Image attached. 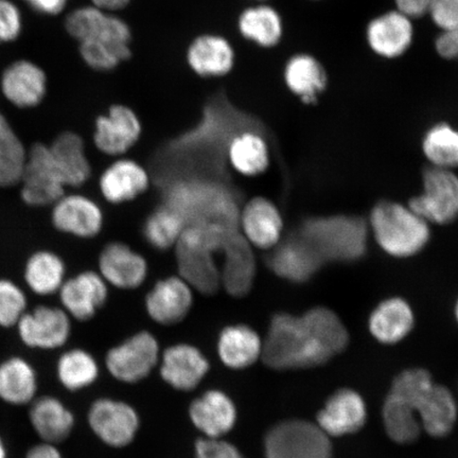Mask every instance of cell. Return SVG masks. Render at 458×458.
<instances>
[{"label":"cell","mask_w":458,"mask_h":458,"mask_svg":"<svg viewBox=\"0 0 458 458\" xmlns=\"http://www.w3.org/2000/svg\"><path fill=\"white\" fill-rule=\"evenodd\" d=\"M348 344L346 326L328 308H312L300 317L278 313L263 340L261 359L275 370L312 369L327 363Z\"/></svg>","instance_id":"obj_1"},{"label":"cell","mask_w":458,"mask_h":458,"mask_svg":"<svg viewBox=\"0 0 458 458\" xmlns=\"http://www.w3.org/2000/svg\"><path fill=\"white\" fill-rule=\"evenodd\" d=\"M165 205L184 219L186 226L239 233V206L229 189L204 177H187L172 182Z\"/></svg>","instance_id":"obj_2"},{"label":"cell","mask_w":458,"mask_h":458,"mask_svg":"<svg viewBox=\"0 0 458 458\" xmlns=\"http://www.w3.org/2000/svg\"><path fill=\"white\" fill-rule=\"evenodd\" d=\"M389 394L400 400L433 437H445L455 426L457 405L454 394L437 385L426 369L401 372L394 377Z\"/></svg>","instance_id":"obj_3"},{"label":"cell","mask_w":458,"mask_h":458,"mask_svg":"<svg viewBox=\"0 0 458 458\" xmlns=\"http://www.w3.org/2000/svg\"><path fill=\"white\" fill-rule=\"evenodd\" d=\"M297 233L324 263H352L368 251L369 225L363 217L335 215L308 217Z\"/></svg>","instance_id":"obj_4"},{"label":"cell","mask_w":458,"mask_h":458,"mask_svg":"<svg viewBox=\"0 0 458 458\" xmlns=\"http://www.w3.org/2000/svg\"><path fill=\"white\" fill-rule=\"evenodd\" d=\"M369 229L386 254L397 258L417 255L428 242V223L409 206L381 200L372 208Z\"/></svg>","instance_id":"obj_5"},{"label":"cell","mask_w":458,"mask_h":458,"mask_svg":"<svg viewBox=\"0 0 458 458\" xmlns=\"http://www.w3.org/2000/svg\"><path fill=\"white\" fill-rule=\"evenodd\" d=\"M179 275L199 293L211 295L221 289L219 248L197 229L186 227L175 246Z\"/></svg>","instance_id":"obj_6"},{"label":"cell","mask_w":458,"mask_h":458,"mask_svg":"<svg viewBox=\"0 0 458 458\" xmlns=\"http://www.w3.org/2000/svg\"><path fill=\"white\" fill-rule=\"evenodd\" d=\"M263 448L266 458H332L328 435L302 420L276 423L267 432Z\"/></svg>","instance_id":"obj_7"},{"label":"cell","mask_w":458,"mask_h":458,"mask_svg":"<svg viewBox=\"0 0 458 458\" xmlns=\"http://www.w3.org/2000/svg\"><path fill=\"white\" fill-rule=\"evenodd\" d=\"M65 28L78 43L97 41L112 46L125 61L133 56V31L128 21L106 13L95 5H84L72 11L65 20Z\"/></svg>","instance_id":"obj_8"},{"label":"cell","mask_w":458,"mask_h":458,"mask_svg":"<svg viewBox=\"0 0 458 458\" xmlns=\"http://www.w3.org/2000/svg\"><path fill=\"white\" fill-rule=\"evenodd\" d=\"M408 206L428 223L450 225L458 217V176L452 170L431 165L423 171L422 192Z\"/></svg>","instance_id":"obj_9"},{"label":"cell","mask_w":458,"mask_h":458,"mask_svg":"<svg viewBox=\"0 0 458 458\" xmlns=\"http://www.w3.org/2000/svg\"><path fill=\"white\" fill-rule=\"evenodd\" d=\"M22 345L38 352H55L66 346L72 319L61 307L38 305L28 310L15 327Z\"/></svg>","instance_id":"obj_10"},{"label":"cell","mask_w":458,"mask_h":458,"mask_svg":"<svg viewBox=\"0 0 458 458\" xmlns=\"http://www.w3.org/2000/svg\"><path fill=\"white\" fill-rule=\"evenodd\" d=\"M20 185L22 202L31 208L53 206L66 193V187L55 170L49 146L46 143H34L28 148Z\"/></svg>","instance_id":"obj_11"},{"label":"cell","mask_w":458,"mask_h":458,"mask_svg":"<svg viewBox=\"0 0 458 458\" xmlns=\"http://www.w3.org/2000/svg\"><path fill=\"white\" fill-rule=\"evenodd\" d=\"M159 360V345L150 332L140 331L107 352L106 366L110 374L124 383L140 382Z\"/></svg>","instance_id":"obj_12"},{"label":"cell","mask_w":458,"mask_h":458,"mask_svg":"<svg viewBox=\"0 0 458 458\" xmlns=\"http://www.w3.org/2000/svg\"><path fill=\"white\" fill-rule=\"evenodd\" d=\"M142 135L137 113L127 105L116 103L95 120L93 135L97 148L107 157H123L136 146Z\"/></svg>","instance_id":"obj_13"},{"label":"cell","mask_w":458,"mask_h":458,"mask_svg":"<svg viewBox=\"0 0 458 458\" xmlns=\"http://www.w3.org/2000/svg\"><path fill=\"white\" fill-rule=\"evenodd\" d=\"M89 426L102 443L123 448L133 442L140 426L136 411L123 401L96 400L88 414Z\"/></svg>","instance_id":"obj_14"},{"label":"cell","mask_w":458,"mask_h":458,"mask_svg":"<svg viewBox=\"0 0 458 458\" xmlns=\"http://www.w3.org/2000/svg\"><path fill=\"white\" fill-rule=\"evenodd\" d=\"M51 223L57 232L79 239H93L102 232L105 215L93 199L65 193L51 206Z\"/></svg>","instance_id":"obj_15"},{"label":"cell","mask_w":458,"mask_h":458,"mask_svg":"<svg viewBox=\"0 0 458 458\" xmlns=\"http://www.w3.org/2000/svg\"><path fill=\"white\" fill-rule=\"evenodd\" d=\"M238 229L251 248L271 250L282 242L283 216L271 199L255 197L240 208Z\"/></svg>","instance_id":"obj_16"},{"label":"cell","mask_w":458,"mask_h":458,"mask_svg":"<svg viewBox=\"0 0 458 458\" xmlns=\"http://www.w3.org/2000/svg\"><path fill=\"white\" fill-rule=\"evenodd\" d=\"M57 295L72 319L89 322L106 306L108 284L98 272L83 271L67 278Z\"/></svg>","instance_id":"obj_17"},{"label":"cell","mask_w":458,"mask_h":458,"mask_svg":"<svg viewBox=\"0 0 458 458\" xmlns=\"http://www.w3.org/2000/svg\"><path fill=\"white\" fill-rule=\"evenodd\" d=\"M193 292L191 285L180 275L159 279L148 292L146 311L159 325L180 324L191 310Z\"/></svg>","instance_id":"obj_18"},{"label":"cell","mask_w":458,"mask_h":458,"mask_svg":"<svg viewBox=\"0 0 458 458\" xmlns=\"http://www.w3.org/2000/svg\"><path fill=\"white\" fill-rule=\"evenodd\" d=\"M268 256L267 265L278 277L301 284L310 280L325 265L299 233L282 239Z\"/></svg>","instance_id":"obj_19"},{"label":"cell","mask_w":458,"mask_h":458,"mask_svg":"<svg viewBox=\"0 0 458 458\" xmlns=\"http://www.w3.org/2000/svg\"><path fill=\"white\" fill-rule=\"evenodd\" d=\"M98 273L107 284L120 290H135L146 282L148 266L146 258L130 245L111 242L103 248Z\"/></svg>","instance_id":"obj_20"},{"label":"cell","mask_w":458,"mask_h":458,"mask_svg":"<svg viewBox=\"0 0 458 458\" xmlns=\"http://www.w3.org/2000/svg\"><path fill=\"white\" fill-rule=\"evenodd\" d=\"M186 62L198 77H225L236 65V50L221 34L202 33L189 43Z\"/></svg>","instance_id":"obj_21"},{"label":"cell","mask_w":458,"mask_h":458,"mask_svg":"<svg viewBox=\"0 0 458 458\" xmlns=\"http://www.w3.org/2000/svg\"><path fill=\"white\" fill-rule=\"evenodd\" d=\"M28 420L38 442L59 445L71 437L76 426L72 411L53 394H38L28 406Z\"/></svg>","instance_id":"obj_22"},{"label":"cell","mask_w":458,"mask_h":458,"mask_svg":"<svg viewBox=\"0 0 458 458\" xmlns=\"http://www.w3.org/2000/svg\"><path fill=\"white\" fill-rule=\"evenodd\" d=\"M221 254V288L233 297L248 295L257 274L253 248L238 233L223 246Z\"/></svg>","instance_id":"obj_23"},{"label":"cell","mask_w":458,"mask_h":458,"mask_svg":"<svg viewBox=\"0 0 458 458\" xmlns=\"http://www.w3.org/2000/svg\"><path fill=\"white\" fill-rule=\"evenodd\" d=\"M202 352L189 344H176L163 353L160 376L169 386L182 392L196 388L209 371Z\"/></svg>","instance_id":"obj_24"},{"label":"cell","mask_w":458,"mask_h":458,"mask_svg":"<svg viewBox=\"0 0 458 458\" xmlns=\"http://www.w3.org/2000/svg\"><path fill=\"white\" fill-rule=\"evenodd\" d=\"M366 405L352 389H339L317 416L318 426L329 437L357 433L366 421Z\"/></svg>","instance_id":"obj_25"},{"label":"cell","mask_w":458,"mask_h":458,"mask_svg":"<svg viewBox=\"0 0 458 458\" xmlns=\"http://www.w3.org/2000/svg\"><path fill=\"white\" fill-rule=\"evenodd\" d=\"M150 175L133 159L119 157L103 171L99 179L102 197L108 203L122 205L142 196L150 187Z\"/></svg>","instance_id":"obj_26"},{"label":"cell","mask_w":458,"mask_h":458,"mask_svg":"<svg viewBox=\"0 0 458 458\" xmlns=\"http://www.w3.org/2000/svg\"><path fill=\"white\" fill-rule=\"evenodd\" d=\"M189 417L205 437L222 438L236 425L237 409L225 393L210 389L192 401Z\"/></svg>","instance_id":"obj_27"},{"label":"cell","mask_w":458,"mask_h":458,"mask_svg":"<svg viewBox=\"0 0 458 458\" xmlns=\"http://www.w3.org/2000/svg\"><path fill=\"white\" fill-rule=\"evenodd\" d=\"M38 394V372L30 360L17 354L0 360V403L28 408Z\"/></svg>","instance_id":"obj_28"},{"label":"cell","mask_w":458,"mask_h":458,"mask_svg":"<svg viewBox=\"0 0 458 458\" xmlns=\"http://www.w3.org/2000/svg\"><path fill=\"white\" fill-rule=\"evenodd\" d=\"M3 94L10 103L20 108L39 105L47 91V77L41 67L27 60L16 61L3 73Z\"/></svg>","instance_id":"obj_29"},{"label":"cell","mask_w":458,"mask_h":458,"mask_svg":"<svg viewBox=\"0 0 458 458\" xmlns=\"http://www.w3.org/2000/svg\"><path fill=\"white\" fill-rule=\"evenodd\" d=\"M227 162L233 171L245 177L265 174L270 167V146L260 131L239 130L229 139L225 150Z\"/></svg>","instance_id":"obj_30"},{"label":"cell","mask_w":458,"mask_h":458,"mask_svg":"<svg viewBox=\"0 0 458 458\" xmlns=\"http://www.w3.org/2000/svg\"><path fill=\"white\" fill-rule=\"evenodd\" d=\"M413 36L411 19L398 10L377 16L366 30L370 48L386 59L403 55L413 41Z\"/></svg>","instance_id":"obj_31"},{"label":"cell","mask_w":458,"mask_h":458,"mask_svg":"<svg viewBox=\"0 0 458 458\" xmlns=\"http://www.w3.org/2000/svg\"><path fill=\"white\" fill-rule=\"evenodd\" d=\"M49 146L51 159L65 187H81L91 175L82 137L66 131L57 135Z\"/></svg>","instance_id":"obj_32"},{"label":"cell","mask_w":458,"mask_h":458,"mask_svg":"<svg viewBox=\"0 0 458 458\" xmlns=\"http://www.w3.org/2000/svg\"><path fill=\"white\" fill-rule=\"evenodd\" d=\"M263 340L248 325H229L217 337L216 351L226 368L240 370L254 365L261 359Z\"/></svg>","instance_id":"obj_33"},{"label":"cell","mask_w":458,"mask_h":458,"mask_svg":"<svg viewBox=\"0 0 458 458\" xmlns=\"http://www.w3.org/2000/svg\"><path fill=\"white\" fill-rule=\"evenodd\" d=\"M66 263L59 254L39 250L28 257L22 277L31 293L44 297L59 293L66 282Z\"/></svg>","instance_id":"obj_34"},{"label":"cell","mask_w":458,"mask_h":458,"mask_svg":"<svg viewBox=\"0 0 458 458\" xmlns=\"http://www.w3.org/2000/svg\"><path fill=\"white\" fill-rule=\"evenodd\" d=\"M237 28L246 41L261 48H273L282 41L284 22L278 11L266 3L244 8L239 13Z\"/></svg>","instance_id":"obj_35"},{"label":"cell","mask_w":458,"mask_h":458,"mask_svg":"<svg viewBox=\"0 0 458 458\" xmlns=\"http://www.w3.org/2000/svg\"><path fill=\"white\" fill-rule=\"evenodd\" d=\"M415 324L414 312L400 297L386 300L369 318L370 334L383 344H396L408 336Z\"/></svg>","instance_id":"obj_36"},{"label":"cell","mask_w":458,"mask_h":458,"mask_svg":"<svg viewBox=\"0 0 458 458\" xmlns=\"http://www.w3.org/2000/svg\"><path fill=\"white\" fill-rule=\"evenodd\" d=\"M284 78L286 88L306 105H314L327 86V74L315 57L295 55L286 62Z\"/></svg>","instance_id":"obj_37"},{"label":"cell","mask_w":458,"mask_h":458,"mask_svg":"<svg viewBox=\"0 0 458 458\" xmlns=\"http://www.w3.org/2000/svg\"><path fill=\"white\" fill-rule=\"evenodd\" d=\"M99 376V365L93 354L82 348L63 352L55 363L57 382L68 392H80L93 386Z\"/></svg>","instance_id":"obj_38"},{"label":"cell","mask_w":458,"mask_h":458,"mask_svg":"<svg viewBox=\"0 0 458 458\" xmlns=\"http://www.w3.org/2000/svg\"><path fill=\"white\" fill-rule=\"evenodd\" d=\"M27 157L28 148L0 114V188L20 185Z\"/></svg>","instance_id":"obj_39"},{"label":"cell","mask_w":458,"mask_h":458,"mask_svg":"<svg viewBox=\"0 0 458 458\" xmlns=\"http://www.w3.org/2000/svg\"><path fill=\"white\" fill-rule=\"evenodd\" d=\"M186 228L184 219L168 205L153 211L143 225V236L152 248L167 250L175 248Z\"/></svg>","instance_id":"obj_40"},{"label":"cell","mask_w":458,"mask_h":458,"mask_svg":"<svg viewBox=\"0 0 458 458\" xmlns=\"http://www.w3.org/2000/svg\"><path fill=\"white\" fill-rule=\"evenodd\" d=\"M423 153L434 167H458V131L446 123L434 125L422 142Z\"/></svg>","instance_id":"obj_41"},{"label":"cell","mask_w":458,"mask_h":458,"mask_svg":"<svg viewBox=\"0 0 458 458\" xmlns=\"http://www.w3.org/2000/svg\"><path fill=\"white\" fill-rule=\"evenodd\" d=\"M386 431L394 443L408 445L416 442L421 434L420 420L398 399L388 394L383 405Z\"/></svg>","instance_id":"obj_42"},{"label":"cell","mask_w":458,"mask_h":458,"mask_svg":"<svg viewBox=\"0 0 458 458\" xmlns=\"http://www.w3.org/2000/svg\"><path fill=\"white\" fill-rule=\"evenodd\" d=\"M28 309L24 289L9 278H0V328H15Z\"/></svg>","instance_id":"obj_43"},{"label":"cell","mask_w":458,"mask_h":458,"mask_svg":"<svg viewBox=\"0 0 458 458\" xmlns=\"http://www.w3.org/2000/svg\"><path fill=\"white\" fill-rule=\"evenodd\" d=\"M79 54L86 65L99 72H110L127 62L112 46L97 41L79 43Z\"/></svg>","instance_id":"obj_44"},{"label":"cell","mask_w":458,"mask_h":458,"mask_svg":"<svg viewBox=\"0 0 458 458\" xmlns=\"http://www.w3.org/2000/svg\"><path fill=\"white\" fill-rule=\"evenodd\" d=\"M22 28L21 13L11 0H0V43L19 38Z\"/></svg>","instance_id":"obj_45"},{"label":"cell","mask_w":458,"mask_h":458,"mask_svg":"<svg viewBox=\"0 0 458 458\" xmlns=\"http://www.w3.org/2000/svg\"><path fill=\"white\" fill-rule=\"evenodd\" d=\"M196 458H245L236 445L222 438L203 437L194 445Z\"/></svg>","instance_id":"obj_46"},{"label":"cell","mask_w":458,"mask_h":458,"mask_svg":"<svg viewBox=\"0 0 458 458\" xmlns=\"http://www.w3.org/2000/svg\"><path fill=\"white\" fill-rule=\"evenodd\" d=\"M428 14L443 32L458 29V0H433Z\"/></svg>","instance_id":"obj_47"},{"label":"cell","mask_w":458,"mask_h":458,"mask_svg":"<svg viewBox=\"0 0 458 458\" xmlns=\"http://www.w3.org/2000/svg\"><path fill=\"white\" fill-rule=\"evenodd\" d=\"M435 48L445 59H455L458 56V29L442 32L435 41Z\"/></svg>","instance_id":"obj_48"},{"label":"cell","mask_w":458,"mask_h":458,"mask_svg":"<svg viewBox=\"0 0 458 458\" xmlns=\"http://www.w3.org/2000/svg\"><path fill=\"white\" fill-rule=\"evenodd\" d=\"M433 0H394L398 11L409 16L410 19H418L428 14Z\"/></svg>","instance_id":"obj_49"},{"label":"cell","mask_w":458,"mask_h":458,"mask_svg":"<svg viewBox=\"0 0 458 458\" xmlns=\"http://www.w3.org/2000/svg\"><path fill=\"white\" fill-rule=\"evenodd\" d=\"M29 7L45 15H57L65 10L68 0H22Z\"/></svg>","instance_id":"obj_50"},{"label":"cell","mask_w":458,"mask_h":458,"mask_svg":"<svg viewBox=\"0 0 458 458\" xmlns=\"http://www.w3.org/2000/svg\"><path fill=\"white\" fill-rule=\"evenodd\" d=\"M22 458H64L59 445L38 442L28 448Z\"/></svg>","instance_id":"obj_51"},{"label":"cell","mask_w":458,"mask_h":458,"mask_svg":"<svg viewBox=\"0 0 458 458\" xmlns=\"http://www.w3.org/2000/svg\"><path fill=\"white\" fill-rule=\"evenodd\" d=\"M91 4L106 13H116L127 9L131 0H90Z\"/></svg>","instance_id":"obj_52"},{"label":"cell","mask_w":458,"mask_h":458,"mask_svg":"<svg viewBox=\"0 0 458 458\" xmlns=\"http://www.w3.org/2000/svg\"><path fill=\"white\" fill-rule=\"evenodd\" d=\"M0 458H10L9 446L2 434H0Z\"/></svg>","instance_id":"obj_53"},{"label":"cell","mask_w":458,"mask_h":458,"mask_svg":"<svg viewBox=\"0 0 458 458\" xmlns=\"http://www.w3.org/2000/svg\"><path fill=\"white\" fill-rule=\"evenodd\" d=\"M250 2H255V3L260 4V3H266V2H267V0H250Z\"/></svg>","instance_id":"obj_54"},{"label":"cell","mask_w":458,"mask_h":458,"mask_svg":"<svg viewBox=\"0 0 458 458\" xmlns=\"http://www.w3.org/2000/svg\"><path fill=\"white\" fill-rule=\"evenodd\" d=\"M455 317H456L457 322H458V301H457L456 307H455Z\"/></svg>","instance_id":"obj_55"}]
</instances>
